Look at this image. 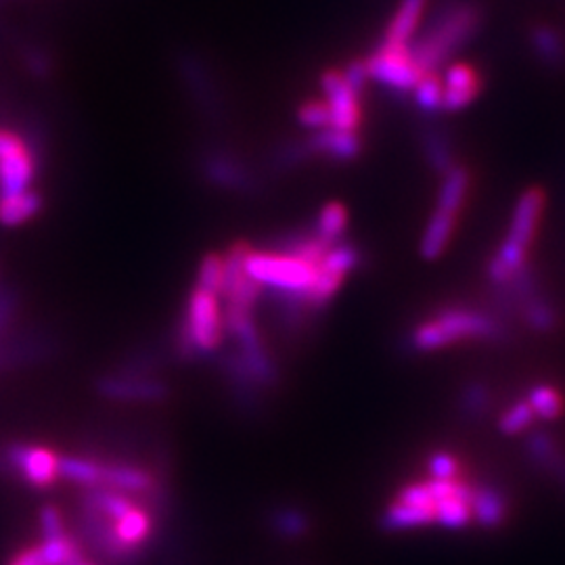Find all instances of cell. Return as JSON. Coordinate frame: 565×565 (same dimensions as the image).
Here are the masks:
<instances>
[{
	"instance_id": "cell-1",
	"label": "cell",
	"mask_w": 565,
	"mask_h": 565,
	"mask_svg": "<svg viewBox=\"0 0 565 565\" xmlns=\"http://www.w3.org/2000/svg\"><path fill=\"white\" fill-rule=\"evenodd\" d=\"M545 212V195L541 189H527L518 200L505 239L488 264V277L494 285L505 287L527 268V254L536 237Z\"/></svg>"
},
{
	"instance_id": "cell-2",
	"label": "cell",
	"mask_w": 565,
	"mask_h": 565,
	"mask_svg": "<svg viewBox=\"0 0 565 565\" xmlns=\"http://www.w3.org/2000/svg\"><path fill=\"white\" fill-rule=\"evenodd\" d=\"M503 335L501 323L486 315L482 310L473 308H445L431 319H425L424 323L417 324L411 335L408 345L415 352H436L445 350L448 345L459 342H471V340H497Z\"/></svg>"
},
{
	"instance_id": "cell-3",
	"label": "cell",
	"mask_w": 565,
	"mask_h": 565,
	"mask_svg": "<svg viewBox=\"0 0 565 565\" xmlns=\"http://www.w3.org/2000/svg\"><path fill=\"white\" fill-rule=\"evenodd\" d=\"M247 275L260 287H273L287 306L302 308L306 296L317 281L319 264L308 263L287 252H258L249 249L245 258Z\"/></svg>"
},
{
	"instance_id": "cell-4",
	"label": "cell",
	"mask_w": 565,
	"mask_h": 565,
	"mask_svg": "<svg viewBox=\"0 0 565 565\" xmlns=\"http://www.w3.org/2000/svg\"><path fill=\"white\" fill-rule=\"evenodd\" d=\"M480 25V11L473 4H452L429 25L424 39L411 46L422 72H438Z\"/></svg>"
},
{
	"instance_id": "cell-5",
	"label": "cell",
	"mask_w": 565,
	"mask_h": 565,
	"mask_svg": "<svg viewBox=\"0 0 565 565\" xmlns=\"http://www.w3.org/2000/svg\"><path fill=\"white\" fill-rule=\"evenodd\" d=\"M224 333V315L218 294L195 287L186 302V312L179 331V352L184 359L207 356L223 345Z\"/></svg>"
},
{
	"instance_id": "cell-6",
	"label": "cell",
	"mask_w": 565,
	"mask_h": 565,
	"mask_svg": "<svg viewBox=\"0 0 565 565\" xmlns=\"http://www.w3.org/2000/svg\"><path fill=\"white\" fill-rule=\"evenodd\" d=\"M369 81L380 82L396 93H408L424 76L422 67L413 57L411 46L380 44L375 53L364 61Z\"/></svg>"
},
{
	"instance_id": "cell-7",
	"label": "cell",
	"mask_w": 565,
	"mask_h": 565,
	"mask_svg": "<svg viewBox=\"0 0 565 565\" xmlns=\"http://www.w3.org/2000/svg\"><path fill=\"white\" fill-rule=\"evenodd\" d=\"M60 459L53 448L41 445H11L4 452L7 465L36 490H44L60 480Z\"/></svg>"
},
{
	"instance_id": "cell-8",
	"label": "cell",
	"mask_w": 565,
	"mask_h": 565,
	"mask_svg": "<svg viewBox=\"0 0 565 565\" xmlns=\"http://www.w3.org/2000/svg\"><path fill=\"white\" fill-rule=\"evenodd\" d=\"M97 392L107 401L116 403H162L170 390L162 380H156L141 371L124 369L118 373L105 375L97 382Z\"/></svg>"
},
{
	"instance_id": "cell-9",
	"label": "cell",
	"mask_w": 565,
	"mask_h": 565,
	"mask_svg": "<svg viewBox=\"0 0 565 565\" xmlns=\"http://www.w3.org/2000/svg\"><path fill=\"white\" fill-rule=\"evenodd\" d=\"M321 88H323L327 105L331 111V128L343 130V132H356L363 121V109L359 102V90H354L343 72L329 70L321 76Z\"/></svg>"
},
{
	"instance_id": "cell-10",
	"label": "cell",
	"mask_w": 565,
	"mask_h": 565,
	"mask_svg": "<svg viewBox=\"0 0 565 565\" xmlns=\"http://www.w3.org/2000/svg\"><path fill=\"white\" fill-rule=\"evenodd\" d=\"M443 109L461 111L478 99L482 90V76L473 65L452 63L443 78Z\"/></svg>"
},
{
	"instance_id": "cell-11",
	"label": "cell",
	"mask_w": 565,
	"mask_h": 565,
	"mask_svg": "<svg viewBox=\"0 0 565 565\" xmlns=\"http://www.w3.org/2000/svg\"><path fill=\"white\" fill-rule=\"evenodd\" d=\"M105 488L118 490L128 497H153L158 492L156 478L142 469L132 465H103V482Z\"/></svg>"
},
{
	"instance_id": "cell-12",
	"label": "cell",
	"mask_w": 565,
	"mask_h": 565,
	"mask_svg": "<svg viewBox=\"0 0 565 565\" xmlns=\"http://www.w3.org/2000/svg\"><path fill=\"white\" fill-rule=\"evenodd\" d=\"M303 147H306V151L319 153L333 162H352L361 156L363 141L359 139L356 132L324 128V130H319Z\"/></svg>"
},
{
	"instance_id": "cell-13",
	"label": "cell",
	"mask_w": 565,
	"mask_h": 565,
	"mask_svg": "<svg viewBox=\"0 0 565 565\" xmlns=\"http://www.w3.org/2000/svg\"><path fill=\"white\" fill-rule=\"evenodd\" d=\"M525 452L530 461L539 465L551 478L565 488V452L545 431H532L525 438Z\"/></svg>"
},
{
	"instance_id": "cell-14",
	"label": "cell",
	"mask_w": 565,
	"mask_h": 565,
	"mask_svg": "<svg viewBox=\"0 0 565 565\" xmlns=\"http://www.w3.org/2000/svg\"><path fill=\"white\" fill-rule=\"evenodd\" d=\"M203 172L207 181L216 182L218 186L231 191H243L252 182L247 168L237 158L223 151L205 156Z\"/></svg>"
},
{
	"instance_id": "cell-15",
	"label": "cell",
	"mask_w": 565,
	"mask_h": 565,
	"mask_svg": "<svg viewBox=\"0 0 565 565\" xmlns=\"http://www.w3.org/2000/svg\"><path fill=\"white\" fill-rule=\"evenodd\" d=\"M425 4H427V0H401L394 18L385 30L382 44L408 46V42L413 41L419 23L424 20Z\"/></svg>"
},
{
	"instance_id": "cell-16",
	"label": "cell",
	"mask_w": 565,
	"mask_h": 565,
	"mask_svg": "<svg viewBox=\"0 0 565 565\" xmlns=\"http://www.w3.org/2000/svg\"><path fill=\"white\" fill-rule=\"evenodd\" d=\"M436 522V507L411 505L404 501H394L380 518L385 532H403L411 527H422Z\"/></svg>"
},
{
	"instance_id": "cell-17",
	"label": "cell",
	"mask_w": 565,
	"mask_h": 565,
	"mask_svg": "<svg viewBox=\"0 0 565 565\" xmlns=\"http://www.w3.org/2000/svg\"><path fill=\"white\" fill-rule=\"evenodd\" d=\"M268 522H270L273 534L277 539L285 541V543L302 541L312 530V520H310V515L303 511L302 507H275L270 518H268Z\"/></svg>"
},
{
	"instance_id": "cell-18",
	"label": "cell",
	"mask_w": 565,
	"mask_h": 565,
	"mask_svg": "<svg viewBox=\"0 0 565 565\" xmlns=\"http://www.w3.org/2000/svg\"><path fill=\"white\" fill-rule=\"evenodd\" d=\"M471 515L473 522H478L482 527H499L507 520L505 497L492 486L476 488L471 499Z\"/></svg>"
},
{
	"instance_id": "cell-19",
	"label": "cell",
	"mask_w": 565,
	"mask_h": 565,
	"mask_svg": "<svg viewBox=\"0 0 565 565\" xmlns=\"http://www.w3.org/2000/svg\"><path fill=\"white\" fill-rule=\"evenodd\" d=\"M42 200L34 191H23L15 195L0 198V224L20 226L41 212Z\"/></svg>"
},
{
	"instance_id": "cell-20",
	"label": "cell",
	"mask_w": 565,
	"mask_h": 565,
	"mask_svg": "<svg viewBox=\"0 0 565 565\" xmlns=\"http://www.w3.org/2000/svg\"><path fill=\"white\" fill-rule=\"evenodd\" d=\"M103 465L88 457H61L60 480L82 486L86 490L97 488L103 482Z\"/></svg>"
},
{
	"instance_id": "cell-21",
	"label": "cell",
	"mask_w": 565,
	"mask_h": 565,
	"mask_svg": "<svg viewBox=\"0 0 565 565\" xmlns=\"http://www.w3.org/2000/svg\"><path fill=\"white\" fill-rule=\"evenodd\" d=\"M527 404L534 411L536 419L555 422L564 415V396L553 385H534L527 394Z\"/></svg>"
},
{
	"instance_id": "cell-22",
	"label": "cell",
	"mask_w": 565,
	"mask_h": 565,
	"mask_svg": "<svg viewBox=\"0 0 565 565\" xmlns=\"http://www.w3.org/2000/svg\"><path fill=\"white\" fill-rule=\"evenodd\" d=\"M345 228H348V210L340 202H329L319 214L315 235L329 245H335L342 239Z\"/></svg>"
},
{
	"instance_id": "cell-23",
	"label": "cell",
	"mask_w": 565,
	"mask_h": 565,
	"mask_svg": "<svg viewBox=\"0 0 565 565\" xmlns=\"http://www.w3.org/2000/svg\"><path fill=\"white\" fill-rule=\"evenodd\" d=\"M473 522L471 501L465 497H450L436 503V524L448 530H461Z\"/></svg>"
},
{
	"instance_id": "cell-24",
	"label": "cell",
	"mask_w": 565,
	"mask_h": 565,
	"mask_svg": "<svg viewBox=\"0 0 565 565\" xmlns=\"http://www.w3.org/2000/svg\"><path fill=\"white\" fill-rule=\"evenodd\" d=\"M413 93H415V103L427 114H434V111L443 109L445 90H443V78H440L438 72L424 74L419 82L415 84Z\"/></svg>"
},
{
	"instance_id": "cell-25",
	"label": "cell",
	"mask_w": 565,
	"mask_h": 565,
	"mask_svg": "<svg viewBox=\"0 0 565 565\" xmlns=\"http://www.w3.org/2000/svg\"><path fill=\"white\" fill-rule=\"evenodd\" d=\"M532 46L536 55L546 63H562L565 57V42L562 34L553 28L541 25L532 32Z\"/></svg>"
},
{
	"instance_id": "cell-26",
	"label": "cell",
	"mask_w": 565,
	"mask_h": 565,
	"mask_svg": "<svg viewBox=\"0 0 565 565\" xmlns=\"http://www.w3.org/2000/svg\"><path fill=\"white\" fill-rule=\"evenodd\" d=\"M534 422H536V415L530 408L527 401H518V403L511 404L505 413L501 415L499 429L505 436H520V434H525Z\"/></svg>"
},
{
	"instance_id": "cell-27",
	"label": "cell",
	"mask_w": 565,
	"mask_h": 565,
	"mask_svg": "<svg viewBox=\"0 0 565 565\" xmlns=\"http://www.w3.org/2000/svg\"><path fill=\"white\" fill-rule=\"evenodd\" d=\"M522 310H524L525 323L530 324L534 331L546 333V331H553L555 324H557L555 308L546 302V300H543V298H539V296L530 298L522 306Z\"/></svg>"
},
{
	"instance_id": "cell-28",
	"label": "cell",
	"mask_w": 565,
	"mask_h": 565,
	"mask_svg": "<svg viewBox=\"0 0 565 565\" xmlns=\"http://www.w3.org/2000/svg\"><path fill=\"white\" fill-rule=\"evenodd\" d=\"M424 147L427 162L431 163L440 174H446L448 170H452L457 166L455 163V153L450 149V142L446 141L443 135L429 132L425 137Z\"/></svg>"
},
{
	"instance_id": "cell-29",
	"label": "cell",
	"mask_w": 565,
	"mask_h": 565,
	"mask_svg": "<svg viewBox=\"0 0 565 565\" xmlns=\"http://www.w3.org/2000/svg\"><path fill=\"white\" fill-rule=\"evenodd\" d=\"M198 287L207 289L212 294H223L224 287V256L207 254L203 258L200 273H198Z\"/></svg>"
},
{
	"instance_id": "cell-30",
	"label": "cell",
	"mask_w": 565,
	"mask_h": 565,
	"mask_svg": "<svg viewBox=\"0 0 565 565\" xmlns=\"http://www.w3.org/2000/svg\"><path fill=\"white\" fill-rule=\"evenodd\" d=\"M461 411L467 417L471 419H478V417H484L490 408V390L484 384H469L461 392Z\"/></svg>"
},
{
	"instance_id": "cell-31",
	"label": "cell",
	"mask_w": 565,
	"mask_h": 565,
	"mask_svg": "<svg viewBox=\"0 0 565 565\" xmlns=\"http://www.w3.org/2000/svg\"><path fill=\"white\" fill-rule=\"evenodd\" d=\"M298 118L306 128H312V130L331 128V111L323 99H310V102L303 103L302 107L298 109Z\"/></svg>"
},
{
	"instance_id": "cell-32",
	"label": "cell",
	"mask_w": 565,
	"mask_h": 565,
	"mask_svg": "<svg viewBox=\"0 0 565 565\" xmlns=\"http://www.w3.org/2000/svg\"><path fill=\"white\" fill-rule=\"evenodd\" d=\"M429 473L434 480H457L459 478V461L450 452H434L427 461Z\"/></svg>"
},
{
	"instance_id": "cell-33",
	"label": "cell",
	"mask_w": 565,
	"mask_h": 565,
	"mask_svg": "<svg viewBox=\"0 0 565 565\" xmlns=\"http://www.w3.org/2000/svg\"><path fill=\"white\" fill-rule=\"evenodd\" d=\"M7 565H44L41 546L32 545L20 548L18 553L11 555V559H9V564Z\"/></svg>"
},
{
	"instance_id": "cell-34",
	"label": "cell",
	"mask_w": 565,
	"mask_h": 565,
	"mask_svg": "<svg viewBox=\"0 0 565 565\" xmlns=\"http://www.w3.org/2000/svg\"><path fill=\"white\" fill-rule=\"evenodd\" d=\"M25 145H28V142L23 141L18 132L0 128V158L20 151L21 147H25Z\"/></svg>"
},
{
	"instance_id": "cell-35",
	"label": "cell",
	"mask_w": 565,
	"mask_h": 565,
	"mask_svg": "<svg viewBox=\"0 0 565 565\" xmlns=\"http://www.w3.org/2000/svg\"><path fill=\"white\" fill-rule=\"evenodd\" d=\"M78 565H95L93 562H88V559H82L81 564Z\"/></svg>"
}]
</instances>
